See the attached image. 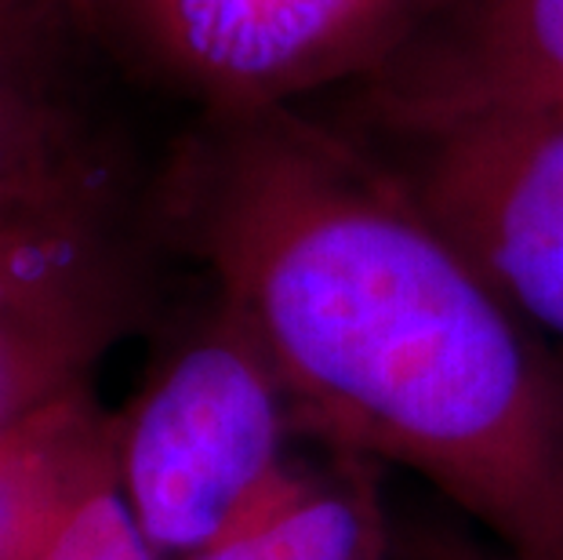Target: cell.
<instances>
[{"label":"cell","instance_id":"cell-11","mask_svg":"<svg viewBox=\"0 0 563 560\" xmlns=\"http://www.w3.org/2000/svg\"><path fill=\"white\" fill-rule=\"evenodd\" d=\"M88 37V0H0V55L41 69H69Z\"/></svg>","mask_w":563,"mask_h":560},{"label":"cell","instance_id":"cell-5","mask_svg":"<svg viewBox=\"0 0 563 560\" xmlns=\"http://www.w3.org/2000/svg\"><path fill=\"white\" fill-rule=\"evenodd\" d=\"M353 139L411 189L501 299L560 350L563 106Z\"/></svg>","mask_w":563,"mask_h":560},{"label":"cell","instance_id":"cell-9","mask_svg":"<svg viewBox=\"0 0 563 560\" xmlns=\"http://www.w3.org/2000/svg\"><path fill=\"white\" fill-rule=\"evenodd\" d=\"M121 172L124 150L95 121L74 69L0 55V208Z\"/></svg>","mask_w":563,"mask_h":560},{"label":"cell","instance_id":"cell-3","mask_svg":"<svg viewBox=\"0 0 563 560\" xmlns=\"http://www.w3.org/2000/svg\"><path fill=\"white\" fill-rule=\"evenodd\" d=\"M146 189L106 175L0 208V437L91 389L153 309Z\"/></svg>","mask_w":563,"mask_h":560},{"label":"cell","instance_id":"cell-6","mask_svg":"<svg viewBox=\"0 0 563 560\" xmlns=\"http://www.w3.org/2000/svg\"><path fill=\"white\" fill-rule=\"evenodd\" d=\"M563 106V0H437L375 74L342 91V131L400 135Z\"/></svg>","mask_w":563,"mask_h":560},{"label":"cell","instance_id":"cell-7","mask_svg":"<svg viewBox=\"0 0 563 560\" xmlns=\"http://www.w3.org/2000/svg\"><path fill=\"white\" fill-rule=\"evenodd\" d=\"M382 470L350 451L317 448L266 514L189 560H404Z\"/></svg>","mask_w":563,"mask_h":560},{"label":"cell","instance_id":"cell-8","mask_svg":"<svg viewBox=\"0 0 563 560\" xmlns=\"http://www.w3.org/2000/svg\"><path fill=\"white\" fill-rule=\"evenodd\" d=\"M113 473V422L95 389L0 437V560H30L84 495Z\"/></svg>","mask_w":563,"mask_h":560},{"label":"cell","instance_id":"cell-13","mask_svg":"<svg viewBox=\"0 0 563 560\" xmlns=\"http://www.w3.org/2000/svg\"><path fill=\"white\" fill-rule=\"evenodd\" d=\"M517 560H563V462L553 484V495H549L542 528H538L534 542Z\"/></svg>","mask_w":563,"mask_h":560},{"label":"cell","instance_id":"cell-12","mask_svg":"<svg viewBox=\"0 0 563 560\" xmlns=\"http://www.w3.org/2000/svg\"><path fill=\"white\" fill-rule=\"evenodd\" d=\"M400 539H404V560H490L462 531L440 528V524L407 520L400 524Z\"/></svg>","mask_w":563,"mask_h":560},{"label":"cell","instance_id":"cell-2","mask_svg":"<svg viewBox=\"0 0 563 560\" xmlns=\"http://www.w3.org/2000/svg\"><path fill=\"white\" fill-rule=\"evenodd\" d=\"M110 422L117 492L161 560L244 531L313 448L266 350L214 295L161 345Z\"/></svg>","mask_w":563,"mask_h":560},{"label":"cell","instance_id":"cell-1","mask_svg":"<svg viewBox=\"0 0 563 560\" xmlns=\"http://www.w3.org/2000/svg\"><path fill=\"white\" fill-rule=\"evenodd\" d=\"M313 448L397 466L517 560L563 462V356L361 139L298 106L194 113L146 183Z\"/></svg>","mask_w":563,"mask_h":560},{"label":"cell","instance_id":"cell-4","mask_svg":"<svg viewBox=\"0 0 563 560\" xmlns=\"http://www.w3.org/2000/svg\"><path fill=\"white\" fill-rule=\"evenodd\" d=\"M437 0H88V37L194 113L353 88Z\"/></svg>","mask_w":563,"mask_h":560},{"label":"cell","instance_id":"cell-10","mask_svg":"<svg viewBox=\"0 0 563 560\" xmlns=\"http://www.w3.org/2000/svg\"><path fill=\"white\" fill-rule=\"evenodd\" d=\"M30 560H161L128 514L117 476H102Z\"/></svg>","mask_w":563,"mask_h":560}]
</instances>
